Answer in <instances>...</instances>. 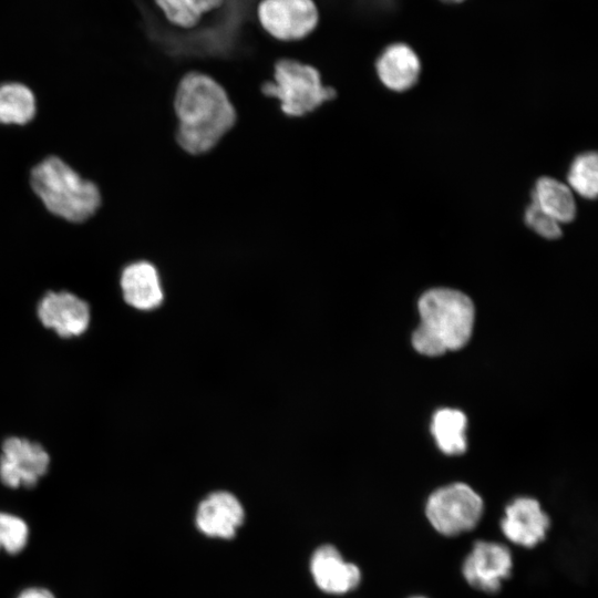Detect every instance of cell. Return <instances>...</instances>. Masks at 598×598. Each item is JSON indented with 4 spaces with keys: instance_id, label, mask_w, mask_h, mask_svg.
Returning <instances> with one entry per match:
<instances>
[{
    "instance_id": "cell-1",
    "label": "cell",
    "mask_w": 598,
    "mask_h": 598,
    "mask_svg": "<svg viewBox=\"0 0 598 598\" xmlns=\"http://www.w3.org/2000/svg\"><path fill=\"white\" fill-rule=\"evenodd\" d=\"M173 109L177 120L175 141L192 155L213 150L236 122V112L225 89L198 71H189L181 78Z\"/></svg>"
},
{
    "instance_id": "cell-2",
    "label": "cell",
    "mask_w": 598,
    "mask_h": 598,
    "mask_svg": "<svg viewBox=\"0 0 598 598\" xmlns=\"http://www.w3.org/2000/svg\"><path fill=\"white\" fill-rule=\"evenodd\" d=\"M421 322L412 336L414 349L424 355H441L464 347L474 324V305L463 292L434 288L419 300Z\"/></svg>"
},
{
    "instance_id": "cell-3",
    "label": "cell",
    "mask_w": 598,
    "mask_h": 598,
    "mask_svg": "<svg viewBox=\"0 0 598 598\" xmlns=\"http://www.w3.org/2000/svg\"><path fill=\"white\" fill-rule=\"evenodd\" d=\"M29 182L43 207L69 223L86 221L102 204L99 186L56 155L37 163L31 168Z\"/></svg>"
},
{
    "instance_id": "cell-4",
    "label": "cell",
    "mask_w": 598,
    "mask_h": 598,
    "mask_svg": "<svg viewBox=\"0 0 598 598\" xmlns=\"http://www.w3.org/2000/svg\"><path fill=\"white\" fill-rule=\"evenodd\" d=\"M260 92L277 100L288 117L306 116L337 96L333 87L323 84L315 66L290 58L275 62L272 80L264 81Z\"/></svg>"
},
{
    "instance_id": "cell-5",
    "label": "cell",
    "mask_w": 598,
    "mask_h": 598,
    "mask_svg": "<svg viewBox=\"0 0 598 598\" xmlns=\"http://www.w3.org/2000/svg\"><path fill=\"white\" fill-rule=\"evenodd\" d=\"M483 507V499L474 489L464 483H453L431 494L425 514L436 532L457 536L475 528Z\"/></svg>"
},
{
    "instance_id": "cell-6",
    "label": "cell",
    "mask_w": 598,
    "mask_h": 598,
    "mask_svg": "<svg viewBox=\"0 0 598 598\" xmlns=\"http://www.w3.org/2000/svg\"><path fill=\"white\" fill-rule=\"evenodd\" d=\"M255 17L262 32L281 43L307 39L317 30L320 20L315 0H259Z\"/></svg>"
},
{
    "instance_id": "cell-7",
    "label": "cell",
    "mask_w": 598,
    "mask_h": 598,
    "mask_svg": "<svg viewBox=\"0 0 598 598\" xmlns=\"http://www.w3.org/2000/svg\"><path fill=\"white\" fill-rule=\"evenodd\" d=\"M50 466L51 455L38 441L9 435L0 443V483L7 488L37 486Z\"/></svg>"
},
{
    "instance_id": "cell-8",
    "label": "cell",
    "mask_w": 598,
    "mask_h": 598,
    "mask_svg": "<svg viewBox=\"0 0 598 598\" xmlns=\"http://www.w3.org/2000/svg\"><path fill=\"white\" fill-rule=\"evenodd\" d=\"M39 323L56 337L69 340L85 334L92 324V308L69 290H48L35 306Z\"/></svg>"
},
{
    "instance_id": "cell-9",
    "label": "cell",
    "mask_w": 598,
    "mask_h": 598,
    "mask_svg": "<svg viewBox=\"0 0 598 598\" xmlns=\"http://www.w3.org/2000/svg\"><path fill=\"white\" fill-rule=\"evenodd\" d=\"M245 517L240 498L229 491L217 489L207 493L196 504L194 526L205 537L230 540Z\"/></svg>"
},
{
    "instance_id": "cell-10",
    "label": "cell",
    "mask_w": 598,
    "mask_h": 598,
    "mask_svg": "<svg viewBox=\"0 0 598 598\" xmlns=\"http://www.w3.org/2000/svg\"><path fill=\"white\" fill-rule=\"evenodd\" d=\"M309 574L318 590L341 597L355 590L361 582L360 567L347 560L332 544L317 546L308 561Z\"/></svg>"
},
{
    "instance_id": "cell-11",
    "label": "cell",
    "mask_w": 598,
    "mask_h": 598,
    "mask_svg": "<svg viewBox=\"0 0 598 598\" xmlns=\"http://www.w3.org/2000/svg\"><path fill=\"white\" fill-rule=\"evenodd\" d=\"M512 554L507 546L477 540L463 564V575L475 589L486 594L499 591L502 580L509 578Z\"/></svg>"
},
{
    "instance_id": "cell-12",
    "label": "cell",
    "mask_w": 598,
    "mask_h": 598,
    "mask_svg": "<svg viewBox=\"0 0 598 598\" xmlns=\"http://www.w3.org/2000/svg\"><path fill=\"white\" fill-rule=\"evenodd\" d=\"M118 288L124 303L137 311H153L165 299L158 268L146 259L130 260L121 268Z\"/></svg>"
},
{
    "instance_id": "cell-13",
    "label": "cell",
    "mask_w": 598,
    "mask_h": 598,
    "mask_svg": "<svg viewBox=\"0 0 598 598\" xmlns=\"http://www.w3.org/2000/svg\"><path fill=\"white\" fill-rule=\"evenodd\" d=\"M549 516L543 512L538 501L518 497L505 508L501 520L503 534L512 543L532 548L545 539L549 528Z\"/></svg>"
},
{
    "instance_id": "cell-14",
    "label": "cell",
    "mask_w": 598,
    "mask_h": 598,
    "mask_svg": "<svg viewBox=\"0 0 598 598\" xmlns=\"http://www.w3.org/2000/svg\"><path fill=\"white\" fill-rule=\"evenodd\" d=\"M374 69L379 81L386 89L404 92L417 82L421 61L411 47L392 43L378 55Z\"/></svg>"
},
{
    "instance_id": "cell-15",
    "label": "cell",
    "mask_w": 598,
    "mask_h": 598,
    "mask_svg": "<svg viewBox=\"0 0 598 598\" xmlns=\"http://www.w3.org/2000/svg\"><path fill=\"white\" fill-rule=\"evenodd\" d=\"M532 202L559 224L570 223L576 217L577 206L573 190L556 178H538L532 192Z\"/></svg>"
},
{
    "instance_id": "cell-16",
    "label": "cell",
    "mask_w": 598,
    "mask_h": 598,
    "mask_svg": "<svg viewBox=\"0 0 598 598\" xmlns=\"http://www.w3.org/2000/svg\"><path fill=\"white\" fill-rule=\"evenodd\" d=\"M37 114V99L24 83L7 81L0 83V124L22 126Z\"/></svg>"
},
{
    "instance_id": "cell-17",
    "label": "cell",
    "mask_w": 598,
    "mask_h": 598,
    "mask_svg": "<svg viewBox=\"0 0 598 598\" xmlns=\"http://www.w3.org/2000/svg\"><path fill=\"white\" fill-rule=\"evenodd\" d=\"M165 20L175 28L190 31L212 12L220 10L226 0H154Z\"/></svg>"
},
{
    "instance_id": "cell-18",
    "label": "cell",
    "mask_w": 598,
    "mask_h": 598,
    "mask_svg": "<svg viewBox=\"0 0 598 598\" xmlns=\"http://www.w3.org/2000/svg\"><path fill=\"white\" fill-rule=\"evenodd\" d=\"M466 416L455 409L435 412L431 431L442 452L448 455L462 454L466 450Z\"/></svg>"
},
{
    "instance_id": "cell-19",
    "label": "cell",
    "mask_w": 598,
    "mask_h": 598,
    "mask_svg": "<svg viewBox=\"0 0 598 598\" xmlns=\"http://www.w3.org/2000/svg\"><path fill=\"white\" fill-rule=\"evenodd\" d=\"M567 182L573 193L595 199L598 193V157L595 152L577 155L569 166Z\"/></svg>"
},
{
    "instance_id": "cell-20",
    "label": "cell",
    "mask_w": 598,
    "mask_h": 598,
    "mask_svg": "<svg viewBox=\"0 0 598 598\" xmlns=\"http://www.w3.org/2000/svg\"><path fill=\"white\" fill-rule=\"evenodd\" d=\"M30 538V527L24 518L0 511V551L18 555L24 550Z\"/></svg>"
},
{
    "instance_id": "cell-21",
    "label": "cell",
    "mask_w": 598,
    "mask_h": 598,
    "mask_svg": "<svg viewBox=\"0 0 598 598\" xmlns=\"http://www.w3.org/2000/svg\"><path fill=\"white\" fill-rule=\"evenodd\" d=\"M524 220L534 233L543 238L557 239L563 235L561 224L542 210L532 200L525 209Z\"/></svg>"
},
{
    "instance_id": "cell-22",
    "label": "cell",
    "mask_w": 598,
    "mask_h": 598,
    "mask_svg": "<svg viewBox=\"0 0 598 598\" xmlns=\"http://www.w3.org/2000/svg\"><path fill=\"white\" fill-rule=\"evenodd\" d=\"M16 598H56L54 594L44 587L31 586L22 589Z\"/></svg>"
},
{
    "instance_id": "cell-23",
    "label": "cell",
    "mask_w": 598,
    "mask_h": 598,
    "mask_svg": "<svg viewBox=\"0 0 598 598\" xmlns=\"http://www.w3.org/2000/svg\"><path fill=\"white\" fill-rule=\"evenodd\" d=\"M443 2H446V3H458V2H462L464 0H441Z\"/></svg>"
},
{
    "instance_id": "cell-24",
    "label": "cell",
    "mask_w": 598,
    "mask_h": 598,
    "mask_svg": "<svg viewBox=\"0 0 598 598\" xmlns=\"http://www.w3.org/2000/svg\"><path fill=\"white\" fill-rule=\"evenodd\" d=\"M412 598H424V597H412Z\"/></svg>"
}]
</instances>
